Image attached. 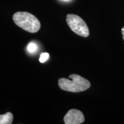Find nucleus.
Returning <instances> with one entry per match:
<instances>
[{"label":"nucleus","instance_id":"obj_5","mask_svg":"<svg viewBox=\"0 0 124 124\" xmlns=\"http://www.w3.org/2000/svg\"><path fill=\"white\" fill-rule=\"evenodd\" d=\"M13 116L10 112L0 115V124H11L13 122Z\"/></svg>","mask_w":124,"mask_h":124},{"label":"nucleus","instance_id":"obj_8","mask_svg":"<svg viewBox=\"0 0 124 124\" xmlns=\"http://www.w3.org/2000/svg\"><path fill=\"white\" fill-rule=\"evenodd\" d=\"M121 32H122V38H123L124 41V26L121 29Z\"/></svg>","mask_w":124,"mask_h":124},{"label":"nucleus","instance_id":"obj_9","mask_svg":"<svg viewBox=\"0 0 124 124\" xmlns=\"http://www.w3.org/2000/svg\"><path fill=\"white\" fill-rule=\"evenodd\" d=\"M63 1H69V0H63Z\"/></svg>","mask_w":124,"mask_h":124},{"label":"nucleus","instance_id":"obj_1","mask_svg":"<svg viewBox=\"0 0 124 124\" xmlns=\"http://www.w3.org/2000/svg\"><path fill=\"white\" fill-rule=\"evenodd\" d=\"M69 78L71 80L66 78H60L58 80L59 86L63 90L79 93L90 87V82L81 76L77 74H71Z\"/></svg>","mask_w":124,"mask_h":124},{"label":"nucleus","instance_id":"obj_7","mask_svg":"<svg viewBox=\"0 0 124 124\" xmlns=\"http://www.w3.org/2000/svg\"><path fill=\"white\" fill-rule=\"evenodd\" d=\"M49 57V55L47 52H43L40 55V58H39V61L41 63H44L48 59Z\"/></svg>","mask_w":124,"mask_h":124},{"label":"nucleus","instance_id":"obj_4","mask_svg":"<svg viewBox=\"0 0 124 124\" xmlns=\"http://www.w3.org/2000/svg\"><path fill=\"white\" fill-rule=\"evenodd\" d=\"M66 124H80L85 121V117L81 111L77 109H71L64 117Z\"/></svg>","mask_w":124,"mask_h":124},{"label":"nucleus","instance_id":"obj_2","mask_svg":"<svg viewBox=\"0 0 124 124\" xmlns=\"http://www.w3.org/2000/svg\"><path fill=\"white\" fill-rule=\"evenodd\" d=\"M13 20L18 27L32 33L38 32L41 27L39 20L35 16L26 12L15 13Z\"/></svg>","mask_w":124,"mask_h":124},{"label":"nucleus","instance_id":"obj_6","mask_svg":"<svg viewBox=\"0 0 124 124\" xmlns=\"http://www.w3.org/2000/svg\"><path fill=\"white\" fill-rule=\"evenodd\" d=\"M37 48H38V46L34 43H30L27 46L28 51L31 53H33V52H35Z\"/></svg>","mask_w":124,"mask_h":124},{"label":"nucleus","instance_id":"obj_3","mask_svg":"<svg viewBox=\"0 0 124 124\" xmlns=\"http://www.w3.org/2000/svg\"><path fill=\"white\" fill-rule=\"evenodd\" d=\"M66 21L70 29L77 35L87 38L89 36V29L84 20L78 16L72 14L67 15Z\"/></svg>","mask_w":124,"mask_h":124}]
</instances>
